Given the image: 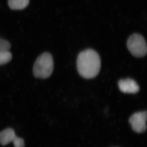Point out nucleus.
Listing matches in <instances>:
<instances>
[{
  "instance_id": "obj_2",
  "label": "nucleus",
  "mask_w": 147,
  "mask_h": 147,
  "mask_svg": "<svg viewBox=\"0 0 147 147\" xmlns=\"http://www.w3.org/2000/svg\"><path fill=\"white\" fill-rule=\"evenodd\" d=\"M53 70V60L51 54L45 53L38 57L33 67V75L36 78H49Z\"/></svg>"
},
{
  "instance_id": "obj_7",
  "label": "nucleus",
  "mask_w": 147,
  "mask_h": 147,
  "mask_svg": "<svg viewBox=\"0 0 147 147\" xmlns=\"http://www.w3.org/2000/svg\"><path fill=\"white\" fill-rule=\"evenodd\" d=\"M29 2L30 0H8V5L12 10H22L27 7Z\"/></svg>"
},
{
  "instance_id": "obj_6",
  "label": "nucleus",
  "mask_w": 147,
  "mask_h": 147,
  "mask_svg": "<svg viewBox=\"0 0 147 147\" xmlns=\"http://www.w3.org/2000/svg\"><path fill=\"white\" fill-rule=\"evenodd\" d=\"M14 130L11 128H8L0 132V144L5 146L13 142L16 137Z\"/></svg>"
},
{
  "instance_id": "obj_9",
  "label": "nucleus",
  "mask_w": 147,
  "mask_h": 147,
  "mask_svg": "<svg viewBox=\"0 0 147 147\" xmlns=\"http://www.w3.org/2000/svg\"><path fill=\"white\" fill-rule=\"evenodd\" d=\"M11 45L10 42L4 39L0 38V52L1 51H9Z\"/></svg>"
},
{
  "instance_id": "obj_4",
  "label": "nucleus",
  "mask_w": 147,
  "mask_h": 147,
  "mask_svg": "<svg viewBox=\"0 0 147 147\" xmlns=\"http://www.w3.org/2000/svg\"><path fill=\"white\" fill-rule=\"evenodd\" d=\"M147 115V111H142L135 113L130 117L129 123L133 131L139 133L146 131Z\"/></svg>"
},
{
  "instance_id": "obj_3",
  "label": "nucleus",
  "mask_w": 147,
  "mask_h": 147,
  "mask_svg": "<svg viewBox=\"0 0 147 147\" xmlns=\"http://www.w3.org/2000/svg\"><path fill=\"white\" fill-rule=\"evenodd\" d=\"M127 47L134 56L142 57L147 54V44L144 38L139 34H133L127 42Z\"/></svg>"
},
{
  "instance_id": "obj_5",
  "label": "nucleus",
  "mask_w": 147,
  "mask_h": 147,
  "mask_svg": "<svg viewBox=\"0 0 147 147\" xmlns=\"http://www.w3.org/2000/svg\"><path fill=\"white\" fill-rule=\"evenodd\" d=\"M118 86L121 92L123 93L134 94L137 93L140 90V87L137 82L129 78L119 81Z\"/></svg>"
},
{
  "instance_id": "obj_1",
  "label": "nucleus",
  "mask_w": 147,
  "mask_h": 147,
  "mask_svg": "<svg viewBox=\"0 0 147 147\" xmlns=\"http://www.w3.org/2000/svg\"><path fill=\"white\" fill-rule=\"evenodd\" d=\"M78 72L85 79L94 78L100 72L101 61L99 55L94 50L88 49L82 51L77 60Z\"/></svg>"
},
{
  "instance_id": "obj_8",
  "label": "nucleus",
  "mask_w": 147,
  "mask_h": 147,
  "mask_svg": "<svg viewBox=\"0 0 147 147\" xmlns=\"http://www.w3.org/2000/svg\"><path fill=\"white\" fill-rule=\"evenodd\" d=\"M12 59V54L10 51L0 52V65H4L9 63Z\"/></svg>"
},
{
  "instance_id": "obj_10",
  "label": "nucleus",
  "mask_w": 147,
  "mask_h": 147,
  "mask_svg": "<svg viewBox=\"0 0 147 147\" xmlns=\"http://www.w3.org/2000/svg\"><path fill=\"white\" fill-rule=\"evenodd\" d=\"M14 147H24L25 144L24 139L16 136L13 140Z\"/></svg>"
}]
</instances>
